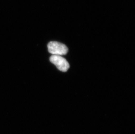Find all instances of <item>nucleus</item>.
I'll use <instances>...</instances> for the list:
<instances>
[{
    "instance_id": "obj_2",
    "label": "nucleus",
    "mask_w": 135,
    "mask_h": 134,
    "mask_svg": "<svg viewBox=\"0 0 135 134\" xmlns=\"http://www.w3.org/2000/svg\"><path fill=\"white\" fill-rule=\"evenodd\" d=\"M51 63L56 65L57 68L62 72H66L70 68L68 61L62 56L52 55L50 58Z\"/></svg>"
},
{
    "instance_id": "obj_1",
    "label": "nucleus",
    "mask_w": 135,
    "mask_h": 134,
    "mask_svg": "<svg viewBox=\"0 0 135 134\" xmlns=\"http://www.w3.org/2000/svg\"><path fill=\"white\" fill-rule=\"evenodd\" d=\"M49 52L52 55L62 56L66 54L68 51L65 44L58 42H51L48 44Z\"/></svg>"
}]
</instances>
